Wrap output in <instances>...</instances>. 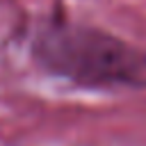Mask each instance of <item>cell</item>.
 <instances>
[{
    "mask_svg": "<svg viewBox=\"0 0 146 146\" xmlns=\"http://www.w3.org/2000/svg\"><path fill=\"white\" fill-rule=\"evenodd\" d=\"M27 55L41 73L78 89H146V50L89 23L41 18L27 39Z\"/></svg>",
    "mask_w": 146,
    "mask_h": 146,
    "instance_id": "obj_1",
    "label": "cell"
}]
</instances>
